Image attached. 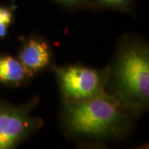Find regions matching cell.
Wrapping results in <instances>:
<instances>
[{
	"label": "cell",
	"instance_id": "6da1fadb",
	"mask_svg": "<svg viewBox=\"0 0 149 149\" xmlns=\"http://www.w3.org/2000/svg\"><path fill=\"white\" fill-rule=\"evenodd\" d=\"M134 116L114 94L81 102H64L62 118L68 132L93 139L120 138L128 133Z\"/></svg>",
	"mask_w": 149,
	"mask_h": 149
},
{
	"label": "cell",
	"instance_id": "7a4b0ae2",
	"mask_svg": "<svg viewBox=\"0 0 149 149\" xmlns=\"http://www.w3.org/2000/svg\"><path fill=\"white\" fill-rule=\"evenodd\" d=\"M113 93L134 116L146 109L149 101V51L138 40H127L118 49L109 83Z\"/></svg>",
	"mask_w": 149,
	"mask_h": 149
},
{
	"label": "cell",
	"instance_id": "3957f363",
	"mask_svg": "<svg viewBox=\"0 0 149 149\" xmlns=\"http://www.w3.org/2000/svg\"><path fill=\"white\" fill-rule=\"evenodd\" d=\"M64 102H81L106 94L109 66L93 69L81 65H52Z\"/></svg>",
	"mask_w": 149,
	"mask_h": 149
},
{
	"label": "cell",
	"instance_id": "277c9868",
	"mask_svg": "<svg viewBox=\"0 0 149 149\" xmlns=\"http://www.w3.org/2000/svg\"><path fill=\"white\" fill-rule=\"evenodd\" d=\"M34 101L18 106L0 101V149L13 148L41 126L30 113Z\"/></svg>",
	"mask_w": 149,
	"mask_h": 149
},
{
	"label": "cell",
	"instance_id": "5b68a950",
	"mask_svg": "<svg viewBox=\"0 0 149 149\" xmlns=\"http://www.w3.org/2000/svg\"><path fill=\"white\" fill-rule=\"evenodd\" d=\"M52 52L48 44L39 38L27 39L21 47L18 60L29 77L50 64Z\"/></svg>",
	"mask_w": 149,
	"mask_h": 149
},
{
	"label": "cell",
	"instance_id": "8992f818",
	"mask_svg": "<svg viewBox=\"0 0 149 149\" xmlns=\"http://www.w3.org/2000/svg\"><path fill=\"white\" fill-rule=\"evenodd\" d=\"M28 74L19 60L9 56H0V82L16 86L27 80Z\"/></svg>",
	"mask_w": 149,
	"mask_h": 149
},
{
	"label": "cell",
	"instance_id": "52a82bcc",
	"mask_svg": "<svg viewBox=\"0 0 149 149\" xmlns=\"http://www.w3.org/2000/svg\"><path fill=\"white\" fill-rule=\"evenodd\" d=\"M93 5L97 8L128 12L132 9L133 0H93Z\"/></svg>",
	"mask_w": 149,
	"mask_h": 149
},
{
	"label": "cell",
	"instance_id": "ba28073f",
	"mask_svg": "<svg viewBox=\"0 0 149 149\" xmlns=\"http://www.w3.org/2000/svg\"><path fill=\"white\" fill-rule=\"evenodd\" d=\"M60 4L73 9L87 8L94 7L93 0H55Z\"/></svg>",
	"mask_w": 149,
	"mask_h": 149
},
{
	"label": "cell",
	"instance_id": "9c48e42d",
	"mask_svg": "<svg viewBox=\"0 0 149 149\" xmlns=\"http://www.w3.org/2000/svg\"><path fill=\"white\" fill-rule=\"evenodd\" d=\"M13 20V13L8 7L0 6V23L9 26Z\"/></svg>",
	"mask_w": 149,
	"mask_h": 149
},
{
	"label": "cell",
	"instance_id": "30bf717a",
	"mask_svg": "<svg viewBox=\"0 0 149 149\" xmlns=\"http://www.w3.org/2000/svg\"><path fill=\"white\" fill-rule=\"evenodd\" d=\"M7 33H8V26L0 23V38L5 37Z\"/></svg>",
	"mask_w": 149,
	"mask_h": 149
}]
</instances>
